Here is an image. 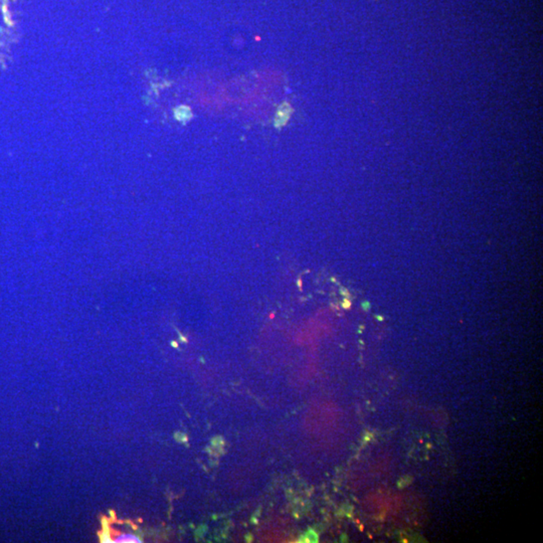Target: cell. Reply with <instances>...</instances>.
<instances>
[{
  "label": "cell",
  "instance_id": "1",
  "mask_svg": "<svg viewBox=\"0 0 543 543\" xmlns=\"http://www.w3.org/2000/svg\"><path fill=\"white\" fill-rule=\"evenodd\" d=\"M102 540L106 542H114V543H121V542H140V538L137 535L128 532L127 527L125 523L122 521H108L105 523L104 529L102 532Z\"/></svg>",
  "mask_w": 543,
  "mask_h": 543
}]
</instances>
